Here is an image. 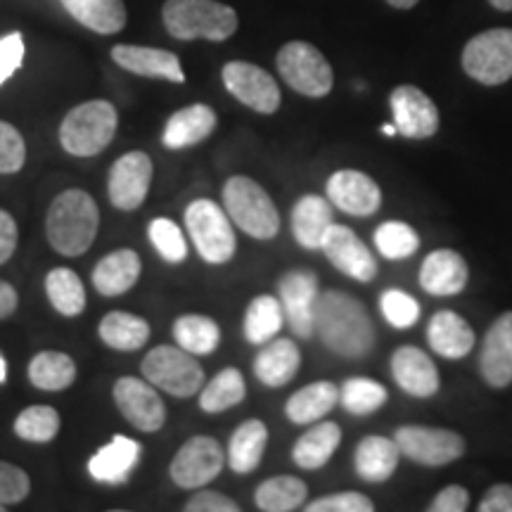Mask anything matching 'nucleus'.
I'll return each instance as SVG.
<instances>
[{
  "instance_id": "obj_1",
  "label": "nucleus",
  "mask_w": 512,
  "mask_h": 512,
  "mask_svg": "<svg viewBox=\"0 0 512 512\" xmlns=\"http://www.w3.org/2000/svg\"><path fill=\"white\" fill-rule=\"evenodd\" d=\"M316 332L330 351L342 358H363L375 344L368 309L347 292L328 290L316 302Z\"/></svg>"
},
{
  "instance_id": "obj_2",
  "label": "nucleus",
  "mask_w": 512,
  "mask_h": 512,
  "mask_svg": "<svg viewBox=\"0 0 512 512\" xmlns=\"http://www.w3.org/2000/svg\"><path fill=\"white\" fill-rule=\"evenodd\" d=\"M100 226V209L86 190H64L50 204L46 235L57 254L81 256L95 242Z\"/></svg>"
},
{
  "instance_id": "obj_3",
  "label": "nucleus",
  "mask_w": 512,
  "mask_h": 512,
  "mask_svg": "<svg viewBox=\"0 0 512 512\" xmlns=\"http://www.w3.org/2000/svg\"><path fill=\"white\" fill-rule=\"evenodd\" d=\"M164 27L178 41H228L238 31V12L219 0H166Z\"/></svg>"
},
{
  "instance_id": "obj_4",
  "label": "nucleus",
  "mask_w": 512,
  "mask_h": 512,
  "mask_svg": "<svg viewBox=\"0 0 512 512\" xmlns=\"http://www.w3.org/2000/svg\"><path fill=\"white\" fill-rule=\"evenodd\" d=\"M117 110L107 100H88L67 112L60 124V143L74 157H95L117 133Z\"/></svg>"
},
{
  "instance_id": "obj_5",
  "label": "nucleus",
  "mask_w": 512,
  "mask_h": 512,
  "mask_svg": "<svg viewBox=\"0 0 512 512\" xmlns=\"http://www.w3.org/2000/svg\"><path fill=\"white\" fill-rule=\"evenodd\" d=\"M223 207H226L230 221L249 238L271 240L278 235V209H275L271 195L249 176L228 178L226 188H223Z\"/></svg>"
},
{
  "instance_id": "obj_6",
  "label": "nucleus",
  "mask_w": 512,
  "mask_h": 512,
  "mask_svg": "<svg viewBox=\"0 0 512 512\" xmlns=\"http://www.w3.org/2000/svg\"><path fill=\"white\" fill-rule=\"evenodd\" d=\"M185 228L197 252L209 264H226L235 256V230L228 211L211 200H195L185 209Z\"/></svg>"
},
{
  "instance_id": "obj_7",
  "label": "nucleus",
  "mask_w": 512,
  "mask_h": 512,
  "mask_svg": "<svg viewBox=\"0 0 512 512\" xmlns=\"http://www.w3.org/2000/svg\"><path fill=\"white\" fill-rule=\"evenodd\" d=\"M275 64H278V72L287 86L306 98H325L332 91L335 76H332L330 62L311 43H285L275 57Z\"/></svg>"
},
{
  "instance_id": "obj_8",
  "label": "nucleus",
  "mask_w": 512,
  "mask_h": 512,
  "mask_svg": "<svg viewBox=\"0 0 512 512\" xmlns=\"http://www.w3.org/2000/svg\"><path fill=\"white\" fill-rule=\"evenodd\" d=\"M143 375L157 389H164L166 394L178 396V399H190L204 384V370L195 354L181 347H169V344L155 347L145 356Z\"/></svg>"
},
{
  "instance_id": "obj_9",
  "label": "nucleus",
  "mask_w": 512,
  "mask_h": 512,
  "mask_svg": "<svg viewBox=\"0 0 512 512\" xmlns=\"http://www.w3.org/2000/svg\"><path fill=\"white\" fill-rule=\"evenodd\" d=\"M463 69L482 86H501L512 79V29H489L467 41Z\"/></svg>"
},
{
  "instance_id": "obj_10",
  "label": "nucleus",
  "mask_w": 512,
  "mask_h": 512,
  "mask_svg": "<svg viewBox=\"0 0 512 512\" xmlns=\"http://www.w3.org/2000/svg\"><path fill=\"white\" fill-rule=\"evenodd\" d=\"M394 441L403 456L425 467L448 465L463 458L465 453V439L458 432L441 430V427L403 425L396 430Z\"/></svg>"
},
{
  "instance_id": "obj_11",
  "label": "nucleus",
  "mask_w": 512,
  "mask_h": 512,
  "mask_svg": "<svg viewBox=\"0 0 512 512\" xmlns=\"http://www.w3.org/2000/svg\"><path fill=\"white\" fill-rule=\"evenodd\" d=\"M221 76L228 93L242 105H247L249 110L259 114H273L280 110L283 95H280L278 81L266 69L245 60H233L223 67Z\"/></svg>"
},
{
  "instance_id": "obj_12",
  "label": "nucleus",
  "mask_w": 512,
  "mask_h": 512,
  "mask_svg": "<svg viewBox=\"0 0 512 512\" xmlns=\"http://www.w3.org/2000/svg\"><path fill=\"white\" fill-rule=\"evenodd\" d=\"M223 470L221 444L211 437H192L178 448L169 475L181 489H202Z\"/></svg>"
},
{
  "instance_id": "obj_13",
  "label": "nucleus",
  "mask_w": 512,
  "mask_h": 512,
  "mask_svg": "<svg viewBox=\"0 0 512 512\" xmlns=\"http://www.w3.org/2000/svg\"><path fill=\"white\" fill-rule=\"evenodd\" d=\"M114 403L119 413L140 432H157L166 422V406L155 384L140 377H121L114 384Z\"/></svg>"
},
{
  "instance_id": "obj_14",
  "label": "nucleus",
  "mask_w": 512,
  "mask_h": 512,
  "mask_svg": "<svg viewBox=\"0 0 512 512\" xmlns=\"http://www.w3.org/2000/svg\"><path fill=\"white\" fill-rule=\"evenodd\" d=\"M389 105H392L394 126L399 136L411 140H425L437 136L439 131V110L434 100L418 86L403 83L396 86L389 95Z\"/></svg>"
},
{
  "instance_id": "obj_15",
  "label": "nucleus",
  "mask_w": 512,
  "mask_h": 512,
  "mask_svg": "<svg viewBox=\"0 0 512 512\" xmlns=\"http://www.w3.org/2000/svg\"><path fill=\"white\" fill-rule=\"evenodd\" d=\"M318 278L309 271H290L280 278L278 299L283 304L285 320L292 332L309 339L316 332V302Z\"/></svg>"
},
{
  "instance_id": "obj_16",
  "label": "nucleus",
  "mask_w": 512,
  "mask_h": 512,
  "mask_svg": "<svg viewBox=\"0 0 512 512\" xmlns=\"http://www.w3.org/2000/svg\"><path fill=\"white\" fill-rule=\"evenodd\" d=\"M320 249H323V254L328 256V261L339 273L349 275L358 283H370L377 275L375 256L370 254L366 242L358 238L349 226L332 223Z\"/></svg>"
},
{
  "instance_id": "obj_17",
  "label": "nucleus",
  "mask_w": 512,
  "mask_h": 512,
  "mask_svg": "<svg viewBox=\"0 0 512 512\" xmlns=\"http://www.w3.org/2000/svg\"><path fill=\"white\" fill-rule=\"evenodd\" d=\"M152 183V159L145 152H128L112 164L107 195L121 211H133L145 202Z\"/></svg>"
},
{
  "instance_id": "obj_18",
  "label": "nucleus",
  "mask_w": 512,
  "mask_h": 512,
  "mask_svg": "<svg viewBox=\"0 0 512 512\" xmlns=\"http://www.w3.org/2000/svg\"><path fill=\"white\" fill-rule=\"evenodd\" d=\"M328 200L339 211L349 216H373L382 207V190L373 178L363 171L342 169L330 176L328 181Z\"/></svg>"
},
{
  "instance_id": "obj_19",
  "label": "nucleus",
  "mask_w": 512,
  "mask_h": 512,
  "mask_svg": "<svg viewBox=\"0 0 512 512\" xmlns=\"http://www.w3.org/2000/svg\"><path fill=\"white\" fill-rule=\"evenodd\" d=\"M479 370L489 387L505 389L512 384V311L501 313L484 335Z\"/></svg>"
},
{
  "instance_id": "obj_20",
  "label": "nucleus",
  "mask_w": 512,
  "mask_h": 512,
  "mask_svg": "<svg viewBox=\"0 0 512 512\" xmlns=\"http://www.w3.org/2000/svg\"><path fill=\"white\" fill-rule=\"evenodd\" d=\"M470 268L453 249H437L427 254L420 266V287L434 297H456L467 287Z\"/></svg>"
},
{
  "instance_id": "obj_21",
  "label": "nucleus",
  "mask_w": 512,
  "mask_h": 512,
  "mask_svg": "<svg viewBox=\"0 0 512 512\" xmlns=\"http://www.w3.org/2000/svg\"><path fill=\"white\" fill-rule=\"evenodd\" d=\"M112 60L126 72L147 76V79H164L171 83H185V72L176 53L147 46H114Z\"/></svg>"
},
{
  "instance_id": "obj_22",
  "label": "nucleus",
  "mask_w": 512,
  "mask_h": 512,
  "mask_svg": "<svg viewBox=\"0 0 512 512\" xmlns=\"http://www.w3.org/2000/svg\"><path fill=\"white\" fill-rule=\"evenodd\" d=\"M392 375L406 394L427 399L439 392V370L425 351L418 347H401L392 356Z\"/></svg>"
},
{
  "instance_id": "obj_23",
  "label": "nucleus",
  "mask_w": 512,
  "mask_h": 512,
  "mask_svg": "<svg viewBox=\"0 0 512 512\" xmlns=\"http://www.w3.org/2000/svg\"><path fill=\"white\" fill-rule=\"evenodd\" d=\"M140 460V444L136 439H128L117 434L110 444L100 448L95 456L88 460V472L95 482L102 484H124L131 472L136 470Z\"/></svg>"
},
{
  "instance_id": "obj_24",
  "label": "nucleus",
  "mask_w": 512,
  "mask_h": 512,
  "mask_svg": "<svg viewBox=\"0 0 512 512\" xmlns=\"http://www.w3.org/2000/svg\"><path fill=\"white\" fill-rule=\"evenodd\" d=\"M214 128L216 112L204 102H195V105L171 114V119L164 126L162 143L169 150H183V147H192L207 140L214 133Z\"/></svg>"
},
{
  "instance_id": "obj_25",
  "label": "nucleus",
  "mask_w": 512,
  "mask_h": 512,
  "mask_svg": "<svg viewBox=\"0 0 512 512\" xmlns=\"http://www.w3.org/2000/svg\"><path fill=\"white\" fill-rule=\"evenodd\" d=\"M427 342L444 358H465L475 347V330L456 311H437L427 325Z\"/></svg>"
},
{
  "instance_id": "obj_26",
  "label": "nucleus",
  "mask_w": 512,
  "mask_h": 512,
  "mask_svg": "<svg viewBox=\"0 0 512 512\" xmlns=\"http://www.w3.org/2000/svg\"><path fill=\"white\" fill-rule=\"evenodd\" d=\"M299 366H302V354H299L297 344L292 339L280 337L268 344L264 351H259V356L254 358V375L266 387L278 389L294 380V375L299 373Z\"/></svg>"
},
{
  "instance_id": "obj_27",
  "label": "nucleus",
  "mask_w": 512,
  "mask_h": 512,
  "mask_svg": "<svg viewBox=\"0 0 512 512\" xmlns=\"http://www.w3.org/2000/svg\"><path fill=\"white\" fill-rule=\"evenodd\" d=\"M399 456L401 448L392 439L377 437V434L361 439L354 453L356 475L370 484L387 482L399 467Z\"/></svg>"
},
{
  "instance_id": "obj_28",
  "label": "nucleus",
  "mask_w": 512,
  "mask_h": 512,
  "mask_svg": "<svg viewBox=\"0 0 512 512\" xmlns=\"http://www.w3.org/2000/svg\"><path fill=\"white\" fill-rule=\"evenodd\" d=\"M140 271H143V264H140L138 252L117 249L93 268V285L102 297H119L138 283Z\"/></svg>"
},
{
  "instance_id": "obj_29",
  "label": "nucleus",
  "mask_w": 512,
  "mask_h": 512,
  "mask_svg": "<svg viewBox=\"0 0 512 512\" xmlns=\"http://www.w3.org/2000/svg\"><path fill=\"white\" fill-rule=\"evenodd\" d=\"M332 202L320 195H304L292 209V235L304 249H320L332 226Z\"/></svg>"
},
{
  "instance_id": "obj_30",
  "label": "nucleus",
  "mask_w": 512,
  "mask_h": 512,
  "mask_svg": "<svg viewBox=\"0 0 512 512\" xmlns=\"http://www.w3.org/2000/svg\"><path fill=\"white\" fill-rule=\"evenodd\" d=\"M62 5L76 22L102 36L119 34L128 22L124 0H62Z\"/></svg>"
},
{
  "instance_id": "obj_31",
  "label": "nucleus",
  "mask_w": 512,
  "mask_h": 512,
  "mask_svg": "<svg viewBox=\"0 0 512 512\" xmlns=\"http://www.w3.org/2000/svg\"><path fill=\"white\" fill-rule=\"evenodd\" d=\"M339 401V389L332 382H313L299 389L287 401L285 413L294 425H316Z\"/></svg>"
},
{
  "instance_id": "obj_32",
  "label": "nucleus",
  "mask_w": 512,
  "mask_h": 512,
  "mask_svg": "<svg viewBox=\"0 0 512 512\" xmlns=\"http://www.w3.org/2000/svg\"><path fill=\"white\" fill-rule=\"evenodd\" d=\"M342 444V430L335 422H316L309 432H304L292 448V460L304 470H318L328 465L335 456L337 446Z\"/></svg>"
},
{
  "instance_id": "obj_33",
  "label": "nucleus",
  "mask_w": 512,
  "mask_h": 512,
  "mask_svg": "<svg viewBox=\"0 0 512 512\" xmlns=\"http://www.w3.org/2000/svg\"><path fill=\"white\" fill-rule=\"evenodd\" d=\"M268 444V430L261 420H247L242 422L238 430L233 432L228 446V463L233 472L238 475H247L259 467L261 458H264Z\"/></svg>"
},
{
  "instance_id": "obj_34",
  "label": "nucleus",
  "mask_w": 512,
  "mask_h": 512,
  "mask_svg": "<svg viewBox=\"0 0 512 512\" xmlns=\"http://www.w3.org/2000/svg\"><path fill=\"white\" fill-rule=\"evenodd\" d=\"M100 339L114 351H138L150 339V323L128 311H112L100 320Z\"/></svg>"
},
{
  "instance_id": "obj_35",
  "label": "nucleus",
  "mask_w": 512,
  "mask_h": 512,
  "mask_svg": "<svg viewBox=\"0 0 512 512\" xmlns=\"http://www.w3.org/2000/svg\"><path fill=\"white\" fill-rule=\"evenodd\" d=\"M76 380V363L62 351H38L29 363V382L43 392H62Z\"/></svg>"
},
{
  "instance_id": "obj_36",
  "label": "nucleus",
  "mask_w": 512,
  "mask_h": 512,
  "mask_svg": "<svg viewBox=\"0 0 512 512\" xmlns=\"http://www.w3.org/2000/svg\"><path fill=\"white\" fill-rule=\"evenodd\" d=\"M309 496V489L299 477L280 475L266 479L264 484H259L256 489L254 501L256 508L264 512H292L302 508Z\"/></svg>"
},
{
  "instance_id": "obj_37",
  "label": "nucleus",
  "mask_w": 512,
  "mask_h": 512,
  "mask_svg": "<svg viewBox=\"0 0 512 512\" xmlns=\"http://www.w3.org/2000/svg\"><path fill=\"white\" fill-rule=\"evenodd\" d=\"M174 337L178 347L190 351V354L209 356L221 344V328L214 318L190 313V316H181L176 320Z\"/></svg>"
},
{
  "instance_id": "obj_38",
  "label": "nucleus",
  "mask_w": 512,
  "mask_h": 512,
  "mask_svg": "<svg viewBox=\"0 0 512 512\" xmlns=\"http://www.w3.org/2000/svg\"><path fill=\"white\" fill-rule=\"evenodd\" d=\"M285 323V311L280 299L271 294H261L252 304L247 306L245 313V337L249 344H266L278 335Z\"/></svg>"
},
{
  "instance_id": "obj_39",
  "label": "nucleus",
  "mask_w": 512,
  "mask_h": 512,
  "mask_svg": "<svg viewBox=\"0 0 512 512\" xmlns=\"http://www.w3.org/2000/svg\"><path fill=\"white\" fill-rule=\"evenodd\" d=\"M46 292L50 304L64 318H76L86 309V290L72 268H53L46 275Z\"/></svg>"
},
{
  "instance_id": "obj_40",
  "label": "nucleus",
  "mask_w": 512,
  "mask_h": 512,
  "mask_svg": "<svg viewBox=\"0 0 512 512\" xmlns=\"http://www.w3.org/2000/svg\"><path fill=\"white\" fill-rule=\"evenodd\" d=\"M245 396V375H242L238 368H226L202 389L200 408L207 413H223L245 401Z\"/></svg>"
},
{
  "instance_id": "obj_41",
  "label": "nucleus",
  "mask_w": 512,
  "mask_h": 512,
  "mask_svg": "<svg viewBox=\"0 0 512 512\" xmlns=\"http://www.w3.org/2000/svg\"><path fill=\"white\" fill-rule=\"evenodd\" d=\"M60 432V413L53 406H29L17 415L15 434L29 444H48Z\"/></svg>"
},
{
  "instance_id": "obj_42",
  "label": "nucleus",
  "mask_w": 512,
  "mask_h": 512,
  "mask_svg": "<svg viewBox=\"0 0 512 512\" xmlns=\"http://www.w3.org/2000/svg\"><path fill=\"white\" fill-rule=\"evenodd\" d=\"M339 401L354 415H368L380 411L387 403V389L380 382L368 380V377H351L339 389Z\"/></svg>"
},
{
  "instance_id": "obj_43",
  "label": "nucleus",
  "mask_w": 512,
  "mask_h": 512,
  "mask_svg": "<svg viewBox=\"0 0 512 512\" xmlns=\"http://www.w3.org/2000/svg\"><path fill=\"white\" fill-rule=\"evenodd\" d=\"M375 247L377 252L387 256V259L399 261V259H408V256L418 252L420 238L408 223L387 221L375 230Z\"/></svg>"
},
{
  "instance_id": "obj_44",
  "label": "nucleus",
  "mask_w": 512,
  "mask_h": 512,
  "mask_svg": "<svg viewBox=\"0 0 512 512\" xmlns=\"http://www.w3.org/2000/svg\"><path fill=\"white\" fill-rule=\"evenodd\" d=\"M147 235H150L152 247H155L159 256H164V261H169V264H181V261L188 259V242H185L183 230L178 228V223L159 216V219L150 223Z\"/></svg>"
},
{
  "instance_id": "obj_45",
  "label": "nucleus",
  "mask_w": 512,
  "mask_h": 512,
  "mask_svg": "<svg viewBox=\"0 0 512 512\" xmlns=\"http://www.w3.org/2000/svg\"><path fill=\"white\" fill-rule=\"evenodd\" d=\"M382 316L396 330H408L418 323L420 304L411 294L403 290H387L380 297Z\"/></svg>"
},
{
  "instance_id": "obj_46",
  "label": "nucleus",
  "mask_w": 512,
  "mask_h": 512,
  "mask_svg": "<svg viewBox=\"0 0 512 512\" xmlns=\"http://www.w3.org/2000/svg\"><path fill=\"white\" fill-rule=\"evenodd\" d=\"M27 162V143L8 121H0V174H17Z\"/></svg>"
},
{
  "instance_id": "obj_47",
  "label": "nucleus",
  "mask_w": 512,
  "mask_h": 512,
  "mask_svg": "<svg viewBox=\"0 0 512 512\" xmlns=\"http://www.w3.org/2000/svg\"><path fill=\"white\" fill-rule=\"evenodd\" d=\"M375 503L366 494L358 491H342V494H332L316 498V501L306 505V512H373Z\"/></svg>"
},
{
  "instance_id": "obj_48",
  "label": "nucleus",
  "mask_w": 512,
  "mask_h": 512,
  "mask_svg": "<svg viewBox=\"0 0 512 512\" xmlns=\"http://www.w3.org/2000/svg\"><path fill=\"white\" fill-rule=\"evenodd\" d=\"M31 482L22 467L0 460V503L15 505L29 496Z\"/></svg>"
},
{
  "instance_id": "obj_49",
  "label": "nucleus",
  "mask_w": 512,
  "mask_h": 512,
  "mask_svg": "<svg viewBox=\"0 0 512 512\" xmlns=\"http://www.w3.org/2000/svg\"><path fill=\"white\" fill-rule=\"evenodd\" d=\"M24 62V36L19 31L0 38V86L22 67Z\"/></svg>"
},
{
  "instance_id": "obj_50",
  "label": "nucleus",
  "mask_w": 512,
  "mask_h": 512,
  "mask_svg": "<svg viewBox=\"0 0 512 512\" xmlns=\"http://www.w3.org/2000/svg\"><path fill=\"white\" fill-rule=\"evenodd\" d=\"M185 510L188 512H240V505L235 503L233 498L219 494V491L202 489L197 491L195 496L188 498Z\"/></svg>"
},
{
  "instance_id": "obj_51",
  "label": "nucleus",
  "mask_w": 512,
  "mask_h": 512,
  "mask_svg": "<svg viewBox=\"0 0 512 512\" xmlns=\"http://www.w3.org/2000/svg\"><path fill=\"white\" fill-rule=\"evenodd\" d=\"M467 505H470V491H467L465 486L451 484L434 496V501L430 503V508L427 510L430 512H463V510H467Z\"/></svg>"
},
{
  "instance_id": "obj_52",
  "label": "nucleus",
  "mask_w": 512,
  "mask_h": 512,
  "mask_svg": "<svg viewBox=\"0 0 512 512\" xmlns=\"http://www.w3.org/2000/svg\"><path fill=\"white\" fill-rule=\"evenodd\" d=\"M479 512H512V484H494L477 505Z\"/></svg>"
},
{
  "instance_id": "obj_53",
  "label": "nucleus",
  "mask_w": 512,
  "mask_h": 512,
  "mask_svg": "<svg viewBox=\"0 0 512 512\" xmlns=\"http://www.w3.org/2000/svg\"><path fill=\"white\" fill-rule=\"evenodd\" d=\"M17 240H19V230H17L15 219H12L8 211L0 209V266H3L5 261H10V256L15 254Z\"/></svg>"
},
{
  "instance_id": "obj_54",
  "label": "nucleus",
  "mask_w": 512,
  "mask_h": 512,
  "mask_svg": "<svg viewBox=\"0 0 512 512\" xmlns=\"http://www.w3.org/2000/svg\"><path fill=\"white\" fill-rule=\"evenodd\" d=\"M17 306H19L17 290L10 283H5V280H0V320L10 318L12 313L17 311Z\"/></svg>"
},
{
  "instance_id": "obj_55",
  "label": "nucleus",
  "mask_w": 512,
  "mask_h": 512,
  "mask_svg": "<svg viewBox=\"0 0 512 512\" xmlns=\"http://www.w3.org/2000/svg\"><path fill=\"white\" fill-rule=\"evenodd\" d=\"M389 5H392V8H396V10H411V8H415V5L420 3V0H387Z\"/></svg>"
},
{
  "instance_id": "obj_56",
  "label": "nucleus",
  "mask_w": 512,
  "mask_h": 512,
  "mask_svg": "<svg viewBox=\"0 0 512 512\" xmlns=\"http://www.w3.org/2000/svg\"><path fill=\"white\" fill-rule=\"evenodd\" d=\"M489 3L501 12H512V0H489Z\"/></svg>"
},
{
  "instance_id": "obj_57",
  "label": "nucleus",
  "mask_w": 512,
  "mask_h": 512,
  "mask_svg": "<svg viewBox=\"0 0 512 512\" xmlns=\"http://www.w3.org/2000/svg\"><path fill=\"white\" fill-rule=\"evenodd\" d=\"M5 380H8V361L0 356V384H3Z\"/></svg>"
},
{
  "instance_id": "obj_58",
  "label": "nucleus",
  "mask_w": 512,
  "mask_h": 512,
  "mask_svg": "<svg viewBox=\"0 0 512 512\" xmlns=\"http://www.w3.org/2000/svg\"><path fill=\"white\" fill-rule=\"evenodd\" d=\"M382 133H384V136H399V131H396L394 124H384Z\"/></svg>"
},
{
  "instance_id": "obj_59",
  "label": "nucleus",
  "mask_w": 512,
  "mask_h": 512,
  "mask_svg": "<svg viewBox=\"0 0 512 512\" xmlns=\"http://www.w3.org/2000/svg\"><path fill=\"white\" fill-rule=\"evenodd\" d=\"M5 510H8V505H5V503H0V512H5Z\"/></svg>"
}]
</instances>
